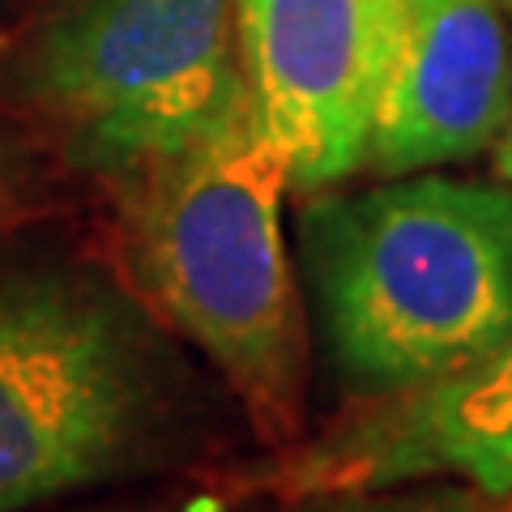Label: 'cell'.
<instances>
[{
	"label": "cell",
	"mask_w": 512,
	"mask_h": 512,
	"mask_svg": "<svg viewBox=\"0 0 512 512\" xmlns=\"http://www.w3.org/2000/svg\"><path fill=\"white\" fill-rule=\"evenodd\" d=\"M197 389L133 286L60 239L0 231V512L167 470Z\"/></svg>",
	"instance_id": "cell-1"
},
{
	"label": "cell",
	"mask_w": 512,
	"mask_h": 512,
	"mask_svg": "<svg viewBox=\"0 0 512 512\" xmlns=\"http://www.w3.org/2000/svg\"><path fill=\"white\" fill-rule=\"evenodd\" d=\"M128 282L227 380L265 444H291L308 406V320L286 248V163L252 90L197 141L107 184Z\"/></svg>",
	"instance_id": "cell-2"
},
{
	"label": "cell",
	"mask_w": 512,
	"mask_h": 512,
	"mask_svg": "<svg viewBox=\"0 0 512 512\" xmlns=\"http://www.w3.org/2000/svg\"><path fill=\"white\" fill-rule=\"evenodd\" d=\"M320 342L367 393L461 372L512 342V188L440 171L320 188L299 214Z\"/></svg>",
	"instance_id": "cell-3"
},
{
	"label": "cell",
	"mask_w": 512,
	"mask_h": 512,
	"mask_svg": "<svg viewBox=\"0 0 512 512\" xmlns=\"http://www.w3.org/2000/svg\"><path fill=\"white\" fill-rule=\"evenodd\" d=\"M0 90L103 184L197 141L248 94L235 0H43Z\"/></svg>",
	"instance_id": "cell-4"
},
{
	"label": "cell",
	"mask_w": 512,
	"mask_h": 512,
	"mask_svg": "<svg viewBox=\"0 0 512 512\" xmlns=\"http://www.w3.org/2000/svg\"><path fill=\"white\" fill-rule=\"evenodd\" d=\"M436 478L512 500V342L461 372L367 393L320 436L239 470L231 487L299 504Z\"/></svg>",
	"instance_id": "cell-5"
},
{
	"label": "cell",
	"mask_w": 512,
	"mask_h": 512,
	"mask_svg": "<svg viewBox=\"0 0 512 512\" xmlns=\"http://www.w3.org/2000/svg\"><path fill=\"white\" fill-rule=\"evenodd\" d=\"M239 60L291 192L312 197L367 167L402 0H235Z\"/></svg>",
	"instance_id": "cell-6"
},
{
	"label": "cell",
	"mask_w": 512,
	"mask_h": 512,
	"mask_svg": "<svg viewBox=\"0 0 512 512\" xmlns=\"http://www.w3.org/2000/svg\"><path fill=\"white\" fill-rule=\"evenodd\" d=\"M512 120V30L500 0H402L367 167L436 171L491 150Z\"/></svg>",
	"instance_id": "cell-7"
},
{
	"label": "cell",
	"mask_w": 512,
	"mask_h": 512,
	"mask_svg": "<svg viewBox=\"0 0 512 512\" xmlns=\"http://www.w3.org/2000/svg\"><path fill=\"white\" fill-rule=\"evenodd\" d=\"M325 512H512V500L478 491L470 483H410L367 495H338Z\"/></svg>",
	"instance_id": "cell-8"
},
{
	"label": "cell",
	"mask_w": 512,
	"mask_h": 512,
	"mask_svg": "<svg viewBox=\"0 0 512 512\" xmlns=\"http://www.w3.org/2000/svg\"><path fill=\"white\" fill-rule=\"evenodd\" d=\"M43 188V158L18 124L0 120V231L35 205Z\"/></svg>",
	"instance_id": "cell-9"
},
{
	"label": "cell",
	"mask_w": 512,
	"mask_h": 512,
	"mask_svg": "<svg viewBox=\"0 0 512 512\" xmlns=\"http://www.w3.org/2000/svg\"><path fill=\"white\" fill-rule=\"evenodd\" d=\"M495 175H500V180L512 188V120L500 133V141H495Z\"/></svg>",
	"instance_id": "cell-10"
},
{
	"label": "cell",
	"mask_w": 512,
	"mask_h": 512,
	"mask_svg": "<svg viewBox=\"0 0 512 512\" xmlns=\"http://www.w3.org/2000/svg\"><path fill=\"white\" fill-rule=\"evenodd\" d=\"M43 512H137L124 504H86V508H43Z\"/></svg>",
	"instance_id": "cell-11"
},
{
	"label": "cell",
	"mask_w": 512,
	"mask_h": 512,
	"mask_svg": "<svg viewBox=\"0 0 512 512\" xmlns=\"http://www.w3.org/2000/svg\"><path fill=\"white\" fill-rule=\"evenodd\" d=\"M500 5H504V13H508V18H512V0H500Z\"/></svg>",
	"instance_id": "cell-12"
}]
</instances>
